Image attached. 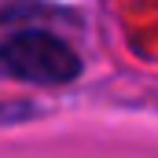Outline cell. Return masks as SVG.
<instances>
[{
	"label": "cell",
	"instance_id": "cell-1",
	"mask_svg": "<svg viewBox=\"0 0 158 158\" xmlns=\"http://www.w3.org/2000/svg\"><path fill=\"white\" fill-rule=\"evenodd\" d=\"M0 70L33 85H66L81 74L74 48L44 30H22L0 40Z\"/></svg>",
	"mask_w": 158,
	"mask_h": 158
}]
</instances>
